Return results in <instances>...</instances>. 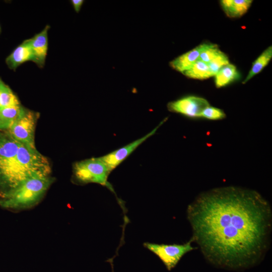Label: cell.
Wrapping results in <instances>:
<instances>
[{"label": "cell", "instance_id": "cell-1", "mask_svg": "<svg viewBox=\"0 0 272 272\" xmlns=\"http://www.w3.org/2000/svg\"><path fill=\"white\" fill-rule=\"evenodd\" d=\"M186 215L192 242L213 263L247 267L269 249L272 210L255 190L228 186L203 192L188 206Z\"/></svg>", "mask_w": 272, "mask_h": 272}, {"label": "cell", "instance_id": "cell-2", "mask_svg": "<svg viewBox=\"0 0 272 272\" xmlns=\"http://www.w3.org/2000/svg\"><path fill=\"white\" fill-rule=\"evenodd\" d=\"M54 181L50 176L30 178L15 188L1 193L0 206L5 209L22 210L37 204Z\"/></svg>", "mask_w": 272, "mask_h": 272}, {"label": "cell", "instance_id": "cell-3", "mask_svg": "<svg viewBox=\"0 0 272 272\" xmlns=\"http://www.w3.org/2000/svg\"><path fill=\"white\" fill-rule=\"evenodd\" d=\"M20 144L8 131L0 132V182L7 187L5 191L23 181L17 159Z\"/></svg>", "mask_w": 272, "mask_h": 272}, {"label": "cell", "instance_id": "cell-4", "mask_svg": "<svg viewBox=\"0 0 272 272\" xmlns=\"http://www.w3.org/2000/svg\"><path fill=\"white\" fill-rule=\"evenodd\" d=\"M17 159L23 181L30 178L50 176L49 162L36 149L20 143Z\"/></svg>", "mask_w": 272, "mask_h": 272}, {"label": "cell", "instance_id": "cell-5", "mask_svg": "<svg viewBox=\"0 0 272 272\" xmlns=\"http://www.w3.org/2000/svg\"><path fill=\"white\" fill-rule=\"evenodd\" d=\"M73 172L75 179L80 183H97L113 190L108 181L111 171L99 157L76 162L73 166Z\"/></svg>", "mask_w": 272, "mask_h": 272}, {"label": "cell", "instance_id": "cell-6", "mask_svg": "<svg viewBox=\"0 0 272 272\" xmlns=\"http://www.w3.org/2000/svg\"><path fill=\"white\" fill-rule=\"evenodd\" d=\"M39 113L23 107L19 116L7 131L19 143L36 149L35 128Z\"/></svg>", "mask_w": 272, "mask_h": 272}, {"label": "cell", "instance_id": "cell-7", "mask_svg": "<svg viewBox=\"0 0 272 272\" xmlns=\"http://www.w3.org/2000/svg\"><path fill=\"white\" fill-rule=\"evenodd\" d=\"M189 241L183 244H165L145 242L144 246L156 255L163 262L168 270L174 268L181 258L187 253L196 249L192 246Z\"/></svg>", "mask_w": 272, "mask_h": 272}, {"label": "cell", "instance_id": "cell-8", "mask_svg": "<svg viewBox=\"0 0 272 272\" xmlns=\"http://www.w3.org/2000/svg\"><path fill=\"white\" fill-rule=\"evenodd\" d=\"M210 105L206 99L197 96H187L169 102L168 110L189 118H199L204 109Z\"/></svg>", "mask_w": 272, "mask_h": 272}, {"label": "cell", "instance_id": "cell-9", "mask_svg": "<svg viewBox=\"0 0 272 272\" xmlns=\"http://www.w3.org/2000/svg\"><path fill=\"white\" fill-rule=\"evenodd\" d=\"M166 120V119H164V120L160 123L157 127L143 137L99 158L106 165L109 170L111 172L131 153H132V152H133L142 143L151 136L153 135L156 132L158 128L161 126Z\"/></svg>", "mask_w": 272, "mask_h": 272}, {"label": "cell", "instance_id": "cell-10", "mask_svg": "<svg viewBox=\"0 0 272 272\" xmlns=\"http://www.w3.org/2000/svg\"><path fill=\"white\" fill-rule=\"evenodd\" d=\"M49 25L45 26L39 33L30 38L31 48L34 57V63L38 67H44L48 48V32Z\"/></svg>", "mask_w": 272, "mask_h": 272}, {"label": "cell", "instance_id": "cell-11", "mask_svg": "<svg viewBox=\"0 0 272 272\" xmlns=\"http://www.w3.org/2000/svg\"><path fill=\"white\" fill-rule=\"evenodd\" d=\"M28 61L34 62L30 38L24 40L13 50L6 58V63L10 69L15 71L18 66Z\"/></svg>", "mask_w": 272, "mask_h": 272}, {"label": "cell", "instance_id": "cell-12", "mask_svg": "<svg viewBox=\"0 0 272 272\" xmlns=\"http://www.w3.org/2000/svg\"><path fill=\"white\" fill-rule=\"evenodd\" d=\"M205 45L201 43L192 49L183 53L170 62V66L181 73L188 70L198 59Z\"/></svg>", "mask_w": 272, "mask_h": 272}, {"label": "cell", "instance_id": "cell-13", "mask_svg": "<svg viewBox=\"0 0 272 272\" xmlns=\"http://www.w3.org/2000/svg\"><path fill=\"white\" fill-rule=\"evenodd\" d=\"M252 0H222L221 6L229 18H239L245 14L250 8Z\"/></svg>", "mask_w": 272, "mask_h": 272}, {"label": "cell", "instance_id": "cell-14", "mask_svg": "<svg viewBox=\"0 0 272 272\" xmlns=\"http://www.w3.org/2000/svg\"><path fill=\"white\" fill-rule=\"evenodd\" d=\"M239 74L236 67L229 63L222 67L214 76L217 88L225 87L239 78Z\"/></svg>", "mask_w": 272, "mask_h": 272}, {"label": "cell", "instance_id": "cell-15", "mask_svg": "<svg viewBox=\"0 0 272 272\" xmlns=\"http://www.w3.org/2000/svg\"><path fill=\"white\" fill-rule=\"evenodd\" d=\"M24 106L19 105L0 109V130H8L21 113Z\"/></svg>", "mask_w": 272, "mask_h": 272}, {"label": "cell", "instance_id": "cell-16", "mask_svg": "<svg viewBox=\"0 0 272 272\" xmlns=\"http://www.w3.org/2000/svg\"><path fill=\"white\" fill-rule=\"evenodd\" d=\"M272 57V47L268 46L252 63V67L243 82L245 84L256 75L260 73L269 63Z\"/></svg>", "mask_w": 272, "mask_h": 272}, {"label": "cell", "instance_id": "cell-17", "mask_svg": "<svg viewBox=\"0 0 272 272\" xmlns=\"http://www.w3.org/2000/svg\"><path fill=\"white\" fill-rule=\"evenodd\" d=\"M20 104L17 95L0 77V109Z\"/></svg>", "mask_w": 272, "mask_h": 272}, {"label": "cell", "instance_id": "cell-18", "mask_svg": "<svg viewBox=\"0 0 272 272\" xmlns=\"http://www.w3.org/2000/svg\"><path fill=\"white\" fill-rule=\"evenodd\" d=\"M182 74L187 78L197 80H205L213 77L208 64L199 59Z\"/></svg>", "mask_w": 272, "mask_h": 272}, {"label": "cell", "instance_id": "cell-19", "mask_svg": "<svg viewBox=\"0 0 272 272\" xmlns=\"http://www.w3.org/2000/svg\"><path fill=\"white\" fill-rule=\"evenodd\" d=\"M221 51L217 44L212 43H205V45L200 53L198 59L209 63Z\"/></svg>", "mask_w": 272, "mask_h": 272}, {"label": "cell", "instance_id": "cell-20", "mask_svg": "<svg viewBox=\"0 0 272 272\" xmlns=\"http://www.w3.org/2000/svg\"><path fill=\"white\" fill-rule=\"evenodd\" d=\"M230 63L228 56L221 51L209 63L208 66L213 77L223 66Z\"/></svg>", "mask_w": 272, "mask_h": 272}, {"label": "cell", "instance_id": "cell-21", "mask_svg": "<svg viewBox=\"0 0 272 272\" xmlns=\"http://www.w3.org/2000/svg\"><path fill=\"white\" fill-rule=\"evenodd\" d=\"M226 115L224 111L218 108L209 105L202 111L200 117L212 120L224 119Z\"/></svg>", "mask_w": 272, "mask_h": 272}, {"label": "cell", "instance_id": "cell-22", "mask_svg": "<svg viewBox=\"0 0 272 272\" xmlns=\"http://www.w3.org/2000/svg\"><path fill=\"white\" fill-rule=\"evenodd\" d=\"M71 2L75 12L77 13H79L84 1L83 0H72Z\"/></svg>", "mask_w": 272, "mask_h": 272}, {"label": "cell", "instance_id": "cell-23", "mask_svg": "<svg viewBox=\"0 0 272 272\" xmlns=\"http://www.w3.org/2000/svg\"><path fill=\"white\" fill-rule=\"evenodd\" d=\"M1 32H2V29H1V26H0V34H1Z\"/></svg>", "mask_w": 272, "mask_h": 272}]
</instances>
